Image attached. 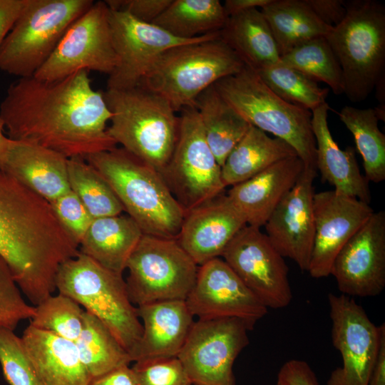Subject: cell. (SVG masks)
I'll return each instance as SVG.
<instances>
[{
	"label": "cell",
	"mask_w": 385,
	"mask_h": 385,
	"mask_svg": "<svg viewBox=\"0 0 385 385\" xmlns=\"http://www.w3.org/2000/svg\"><path fill=\"white\" fill-rule=\"evenodd\" d=\"M317 18L327 26L334 27L339 24L346 15L345 1L343 0H304Z\"/></svg>",
	"instance_id": "obj_44"
},
{
	"label": "cell",
	"mask_w": 385,
	"mask_h": 385,
	"mask_svg": "<svg viewBox=\"0 0 385 385\" xmlns=\"http://www.w3.org/2000/svg\"><path fill=\"white\" fill-rule=\"evenodd\" d=\"M185 301L198 319L237 318L250 330L268 309L220 257L199 266L195 284Z\"/></svg>",
	"instance_id": "obj_16"
},
{
	"label": "cell",
	"mask_w": 385,
	"mask_h": 385,
	"mask_svg": "<svg viewBox=\"0 0 385 385\" xmlns=\"http://www.w3.org/2000/svg\"><path fill=\"white\" fill-rule=\"evenodd\" d=\"M260 10L280 57L302 43L326 37L333 28L322 22L304 0H272Z\"/></svg>",
	"instance_id": "obj_30"
},
{
	"label": "cell",
	"mask_w": 385,
	"mask_h": 385,
	"mask_svg": "<svg viewBox=\"0 0 385 385\" xmlns=\"http://www.w3.org/2000/svg\"><path fill=\"white\" fill-rule=\"evenodd\" d=\"M143 235L128 215L93 219L79 243V252L106 269L123 275Z\"/></svg>",
	"instance_id": "obj_26"
},
{
	"label": "cell",
	"mask_w": 385,
	"mask_h": 385,
	"mask_svg": "<svg viewBox=\"0 0 385 385\" xmlns=\"http://www.w3.org/2000/svg\"><path fill=\"white\" fill-rule=\"evenodd\" d=\"M368 385H385V334L381 339L379 348L370 374Z\"/></svg>",
	"instance_id": "obj_47"
},
{
	"label": "cell",
	"mask_w": 385,
	"mask_h": 385,
	"mask_svg": "<svg viewBox=\"0 0 385 385\" xmlns=\"http://www.w3.org/2000/svg\"><path fill=\"white\" fill-rule=\"evenodd\" d=\"M109 23L118 62L108 76V89H127L139 86L165 51L209 35L192 40L179 38L154 24L141 21L127 13L110 9Z\"/></svg>",
	"instance_id": "obj_15"
},
{
	"label": "cell",
	"mask_w": 385,
	"mask_h": 385,
	"mask_svg": "<svg viewBox=\"0 0 385 385\" xmlns=\"http://www.w3.org/2000/svg\"><path fill=\"white\" fill-rule=\"evenodd\" d=\"M280 62L317 82L325 83L335 95L344 94L342 68L325 37L297 45L281 56Z\"/></svg>",
	"instance_id": "obj_35"
},
{
	"label": "cell",
	"mask_w": 385,
	"mask_h": 385,
	"mask_svg": "<svg viewBox=\"0 0 385 385\" xmlns=\"http://www.w3.org/2000/svg\"><path fill=\"white\" fill-rule=\"evenodd\" d=\"M56 288L103 322L130 354L141 337L143 327L123 275L79 252L60 265Z\"/></svg>",
	"instance_id": "obj_7"
},
{
	"label": "cell",
	"mask_w": 385,
	"mask_h": 385,
	"mask_svg": "<svg viewBox=\"0 0 385 385\" xmlns=\"http://www.w3.org/2000/svg\"><path fill=\"white\" fill-rule=\"evenodd\" d=\"M71 190L93 219L122 214L123 207L104 178L83 158L68 159Z\"/></svg>",
	"instance_id": "obj_34"
},
{
	"label": "cell",
	"mask_w": 385,
	"mask_h": 385,
	"mask_svg": "<svg viewBox=\"0 0 385 385\" xmlns=\"http://www.w3.org/2000/svg\"><path fill=\"white\" fill-rule=\"evenodd\" d=\"M227 19L219 0H172L152 24L175 37L192 40L220 33Z\"/></svg>",
	"instance_id": "obj_31"
},
{
	"label": "cell",
	"mask_w": 385,
	"mask_h": 385,
	"mask_svg": "<svg viewBox=\"0 0 385 385\" xmlns=\"http://www.w3.org/2000/svg\"><path fill=\"white\" fill-rule=\"evenodd\" d=\"M317 172L304 168L264 225L274 247L284 258L292 260L302 272H307L314 243L313 197Z\"/></svg>",
	"instance_id": "obj_19"
},
{
	"label": "cell",
	"mask_w": 385,
	"mask_h": 385,
	"mask_svg": "<svg viewBox=\"0 0 385 385\" xmlns=\"http://www.w3.org/2000/svg\"><path fill=\"white\" fill-rule=\"evenodd\" d=\"M294 156L297 153L287 143L252 125L221 166L222 182L225 188L233 186Z\"/></svg>",
	"instance_id": "obj_28"
},
{
	"label": "cell",
	"mask_w": 385,
	"mask_h": 385,
	"mask_svg": "<svg viewBox=\"0 0 385 385\" xmlns=\"http://www.w3.org/2000/svg\"><path fill=\"white\" fill-rule=\"evenodd\" d=\"M172 0H106L110 9L127 13L146 23H153Z\"/></svg>",
	"instance_id": "obj_42"
},
{
	"label": "cell",
	"mask_w": 385,
	"mask_h": 385,
	"mask_svg": "<svg viewBox=\"0 0 385 385\" xmlns=\"http://www.w3.org/2000/svg\"><path fill=\"white\" fill-rule=\"evenodd\" d=\"M304 168L298 156L285 158L231 186L227 196L247 225L260 228L294 187Z\"/></svg>",
	"instance_id": "obj_21"
},
{
	"label": "cell",
	"mask_w": 385,
	"mask_h": 385,
	"mask_svg": "<svg viewBox=\"0 0 385 385\" xmlns=\"http://www.w3.org/2000/svg\"><path fill=\"white\" fill-rule=\"evenodd\" d=\"M327 103L312 111V127L316 143V165L322 180L336 191L370 204L371 195L369 182L361 173L355 150L339 148L330 132Z\"/></svg>",
	"instance_id": "obj_24"
},
{
	"label": "cell",
	"mask_w": 385,
	"mask_h": 385,
	"mask_svg": "<svg viewBox=\"0 0 385 385\" xmlns=\"http://www.w3.org/2000/svg\"><path fill=\"white\" fill-rule=\"evenodd\" d=\"M220 38L246 66L255 71L280 61L276 42L260 9H252L228 17Z\"/></svg>",
	"instance_id": "obj_27"
},
{
	"label": "cell",
	"mask_w": 385,
	"mask_h": 385,
	"mask_svg": "<svg viewBox=\"0 0 385 385\" xmlns=\"http://www.w3.org/2000/svg\"><path fill=\"white\" fill-rule=\"evenodd\" d=\"M255 72L270 90L290 103L312 112L327 103L328 88L280 61Z\"/></svg>",
	"instance_id": "obj_36"
},
{
	"label": "cell",
	"mask_w": 385,
	"mask_h": 385,
	"mask_svg": "<svg viewBox=\"0 0 385 385\" xmlns=\"http://www.w3.org/2000/svg\"><path fill=\"white\" fill-rule=\"evenodd\" d=\"M118 59L105 1H94L67 29L56 49L34 77L54 81L79 71L106 73L113 71Z\"/></svg>",
	"instance_id": "obj_11"
},
{
	"label": "cell",
	"mask_w": 385,
	"mask_h": 385,
	"mask_svg": "<svg viewBox=\"0 0 385 385\" xmlns=\"http://www.w3.org/2000/svg\"><path fill=\"white\" fill-rule=\"evenodd\" d=\"M136 309L143 331L129 354L131 361L177 357L195 322L185 301L157 302Z\"/></svg>",
	"instance_id": "obj_22"
},
{
	"label": "cell",
	"mask_w": 385,
	"mask_h": 385,
	"mask_svg": "<svg viewBox=\"0 0 385 385\" xmlns=\"http://www.w3.org/2000/svg\"><path fill=\"white\" fill-rule=\"evenodd\" d=\"M8 137L37 145L67 158L116 147L107 133L111 113L103 92L91 85L89 71L47 81L19 78L0 104Z\"/></svg>",
	"instance_id": "obj_1"
},
{
	"label": "cell",
	"mask_w": 385,
	"mask_h": 385,
	"mask_svg": "<svg viewBox=\"0 0 385 385\" xmlns=\"http://www.w3.org/2000/svg\"><path fill=\"white\" fill-rule=\"evenodd\" d=\"M330 274L339 292L375 297L385 287V212H374L339 251Z\"/></svg>",
	"instance_id": "obj_17"
},
{
	"label": "cell",
	"mask_w": 385,
	"mask_h": 385,
	"mask_svg": "<svg viewBox=\"0 0 385 385\" xmlns=\"http://www.w3.org/2000/svg\"><path fill=\"white\" fill-rule=\"evenodd\" d=\"M247 324L237 318L194 322L178 355L194 385H235L234 362L249 344Z\"/></svg>",
	"instance_id": "obj_12"
},
{
	"label": "cell",
	"mask_w": 385,
	"mask_h": 385,
	"mask_svg": "<svg viewBox=\"0 0 385 385\" xmlns=\"http://www.w3.org/2000/svg\"><path fill=\"white\" fill-rule=\"evenodd\" d=\"M206 141L220 166L252 126L219 93L215 84L195 100Z\"/></svg>",
	"instance_id": "obj_29"
},
{
	"label": "cell",
	"mask_w": 385,
	"mask_h": 385,
	"mask_svg": "<svg viewBox=\"0 0 385 385\" xmlns=\"http://www.w3.org/2000/svg\"><path fill=\"white\" fill-rule=\"evenodd\" d=\"M4 130V123L0 117V170L4 166L11 142V140L5 135Z\"/></svg>",
	"instance_id": "obj_49"
},
{
	"label": "cell",
	"mask_w": 385,
	"mask_h": 385,
	"mask_svg": "<svg viewBox=\"0 0 385 385\" xmlns=\"http://www.w3.org/2000/svg\"><path fill=\"white\" fill-rule=\"evenodd\" d=\"M277 381L284 385H319L310 366L300 359L286 361L278 372Z\"/></svg>",
	"instance_id": "obj_43"
},
{
	"label": "cell",
	"mask_w": 385,
	"mask_h": 385,
	"mask_svg": "<svg viewBox=\"0 0 385 385\" xmlns=\"http://www.w3.org/2000/svg\"><path fill=\"white\" fill-rule=\"evenodd\" d=\"M50 203L61 225L79 245L93 220L88 211L72 190Z\"/></svg>",
	"instance_id": "obj_41"
},
{
	"label": "cell",
	"mask_w": 385,
	"mask_h": 385,
	"mask_svg": "<svg viewBox=\"0 0 385 385\" xmlns=\"http://www.w3.org/2000/svg\"><path fill=\"white\" fill-rule=\"evenodd\" d=\"M198 267L177 239L143 235L126 265L129 299L137 307L185 300L195 284Z\"/></svg>",
	"instance_id": "obj_9"
},
{
	"label": "cell",
	"mask_w": 385,
	"mask_h": 385,
	"mask_svg": "<svg viewBox=\"0 0 385 385\" xmlns=\"http://www.w3.org/2000/svg\"><path fill=\"white\" fill-rule=\"evenodd\" d=\"M345 6L344 19L325 38L342 68L344 94L359 103L385 76V6L376 0Z\"/></svg>",
	"instance_id": "obj_5"
},
{
	"label": "cell",
	"mask_w": 385,
	"mask_h": 385,
	"mask_svg": "<svg viewBox=\"0 0 385 385\" xmlns=\"http://www.w3.org/2000/svg\"><path fill=\"white\" fill-rule=\"evenodd\" d=\"M245 66L220 38V33H214L165 51L140 85L162 96L178 112L194 107L205 90Z\"/></svg>",
	"instance_id": "obj_4"
},
{
	"label": "cell",
	"mask_w": 385,
	"mask_h": 385,
	"mask_svg": "<svg viewBox=\"0 0 385 385\" xmlns=\"http://www.w3.org/2000/svg\"><path fill=\"white\" fill-rule=\"evenodd\" d=\"M221 257L267 309H282L291 303L288 267L260 228L243 227Z\"/></svg>",
	"instance_id": "obj_14"
},
{
	"label": "cell",
	"mask_w": 385,
	"mask_h": 385,
	"mask_svg": "<svg viewBox=\"0 0 385 385\" xmlns=\"http://www.w3.org/2000/svg\"><path fill=\"white\" fill-rule=\"evenodd\" d=\"M111 113L107 133L115 144L161 173L175 148L180 117L162 96L139 85L103 92Z\"/></svg>",
	"instance_id": "obj_3"
},
{
	"label": "cell",
	"mask_w": 385,
	"mask_h": 385,
	"mask_svg": "<svg viewBox=\"0 0 385 385\" xmlns=\"http://www.w3.org/2000/svg\"><path fill=\"white\" fill-rule=\"evenodd\" d=\"M275 385H284L283 384H282L281 382L277 381V383Z\"/></svg>",
	"instance_id": "obj_51"
},
{
	"label": "cell",
	"mask_w": 385,
	"mask_h": 385,
	"mask_svg": "<svg viewBox=\"0 0 385 385\" xmlns=\"http://www.w3.org/2000/svg\"><path fill=\"white\" fill-rule=\"evenodd\" d=\"M222 97L251 125L291 145L306 168L317 170L312 112L275 94L252 68L215 83Z\"/></svg>",
	"instance_id": "obj_6"
},
{
	"label": "cell",
	"mask_w": 385,
	"mask_h": 385,
	"mask_svg": "<svg viewBox=\"0 0 385 385\" xmlns=\"http://www.w3.org/2000/svg\"><path fill=\"white\" fill-rule=\"evenodd\" d=\"M93 0H28L0 48V70L34 76Z\"/></svg>",
	"instance_id": "obj_8"
},
{
	"label": "cell",
	"mask_w": 385,
	"mask_h": 385,
	"mask_svg": "<svg viewBox=\"0 0 385 385\" xmlns=\"http://www.w3.org/2000/svg\"><path fill=\"white\" fill-rule=\"evenodd\" d=\"M28 0H0V48Z\"/></svg>",
	"instance_id": "obj_45"
},
{
	"label": "cell",
	"mask_w": 385,
	"mask_h": 385,
	"mask_svg": "<svg viewBox=\"0 0 385 385\" xmlns=\"http://www.w3.org/2000/svg\"><path fill=\"white\" fill-rule=\"evenodd\" d=\"M34 312V306L25 301L8 264L0 256V327L14 330L21 321L30 319Z\"/></svg>",
	"instance_id": "obj_39"
},
{
	"label": "cell",
	"mask_w": 385,
	"mask_h": 385,
	"mask_svg": "<svg viewBox=\"0 0 385 385\" xmlns=\"http://www.w3.org/2000/svg\"><path fill=\"white\" fill-rule=\"evenodd\" d=\"M74 343L91 379L132 362L128 352L107 327L85 310L83 327Z\"/></svg>",
	"instance_id": "obj_32"
},
{
	"label": "cell",
	"mask_w": 385,
	"mask_h": 385,
	"mask_svg": "<svg viewBox=\"0 0 385 385\" xmlns=\"http://www.w3.org/2000/svg\"><path fill=\"white\" fill-rule=\"evenodd\" d=\"M68 159L52 150L11 140L1 170L51 202L71 190L68 177Z\"/></svg>",
	"instance_id": "obj_23"
},
{
	"label": "cell",
	"mask_w": 385,
	"mask_h": 385,
	"mask_svg": "<svg viewBox=\"0 0 385 385\" xmlns=\"http://www.w3.org/2000/svg\"><path fill=\"white\" fill-rule=\"evenodd\" d=\"M385 76L381 78L376 84L375 89L376 93V98L381 105H385Z\"/></svg>",
	"instance_id": "obj_50"
},
{
	"label": "cell",
	"mask_w": 385,
	"mask_h": 385,
	"mask_svg": "<svg viewBox=\"0 0 385 385\" xmlns=\"http://www.w3.org/2000/svg\"><path fill=\"white\" fill-rule=\"evenodd\" d=\"M21 338L41 385H89L74 342L30 324Z\"/></svg>",
	"instance_id": "obj_25"
},
{
	"label": "cell",
	"mask_w": 385,
	"mask_h": 385,
	"mask_svg": "<svg viewBox=\"0 0 385 385\" xmlns=\"http://www.w3.org/2000/svg\"><path fill=\"white\" fill-rule=\"evenodd\" d=\"M84 159L108 183L123 210L143 235L177 239L185 210L160 173L122 148L93 153Z\"/></svg>",
	"instance_id": "obj_2"
},
{
	"label": "cell",
	"mask_w": 385,
	"mask_h": 385,
	"mask_svg": "<svg viewBox=\"0 0 385 385\" xmlns=\"http://www.w3.org/2000/svg\"><path fill=\"white\" fill-rule=\"evenodd\" d=\"M374 212L370 204L334 189L314 193V237L307 270L311 277L330 275L339 251Z\"/></svg>",
	"instance_id": "obj_18"
},
{
	"label": "cell",
	"mask_w": 385,
	"mask_h": 385,
	"mask_svg": "<svg viewBox=\"0 0 385 385\" xmlns=\"http://www.w3.org/2000/svg\"><path fill=\"white\" fill-rule=\"evenodd\" d=\"M272 0H226L222 4L228 17L252 9L262 8Z\"/></svg>",
	"instance_id": "obj_48"
},
{
	"label": "cell",
	"mask_w": 385,
	"mask_h": 385,
	"mask_svg": "<svg viewBox=\"0 0 385 385\" xmlns=\"http://www.w3.org/2000/svg\"><path fill=\"white\" fill-rule=\"evenodd\" d=\"M131 369L138 385H192L178 357L136 361Z\"/></svg>",
	"instance_id": "obj_40"
},
{
	"label": "cell",
	"mask_w": 385,
	"mask_h": 385,
	"mask_svg": "<svg viewBox=\"0 0 385 385\" xmlns=\"http://www.w3.org/2000/svg\"><path fill=\"white\" fill-rule=\"evenodd\" d=\"M30 324L61 338L75 342L83 327L84 310L71 298L58 293L36 306Z\"/></svg>",
	"instance_id": "obj_37"
},
{
	"label": "cell",
	"mask_w": 385,
	"mask_h": 385,
	"mask_svg": "<svg viewBox=\"0 0 385 385\" xmlns=\"http://www.w3.org/2000/svg\"><path fill=\"white\" fill-rule=\"evenodd\" d=\"M0 327V364L10 385H41L21 337Z\"/></svg>",
	"instance_id": "obj_38"
},
{
	"label": "cell",
	"mask_w": 385,
	"mask_h": 385,
	"mask_svg": "<svg viewBox=\"0 0 385 385\" xmlns=\"http://www.w3.org/2000/svg\"><path fill=\"white\" fill-rule=\"evenodd\" d=\"M177 142L160 173L185 212L223 193L221 166L208 145L195 107L183 109Z\"/></svg>",
	"instance_id": "obj_10"
},
{
	"label": "cell",
	"mask_w": 385,
	"mask_h": 385,
	"mask_svg": "<svg viewBox=\"0 0 385 385\" xmlns=\"http://www.w3.org/2000/svg\"><path fill=\"white\" fill-rule=\"evenodd\" d=\"M341 121L352 134L361 154L369 183L385 180V135L379 130V119L374 108L361 109L346 106L338 113Z\"/></svg>",
	"instance_id": "obj_33"
},
{
	"label": "cell",
	"mask_w": 385,
	"mask_h": 385,
	"mask_svg": "<svg viewBox=\"0 0 385 385\" xmlns=\"http://www.w3.org/2000/svg\"><path fill=\"white\" fill-rule=\"evenodd\" d=\"M332 344L342 366L333 370L327 385H368L385 324L375 325L353 297L328 295Z\"/></svg>",
	"instance_id": "obj_13"
},
{
	"label": "cell",
	"mask_w": 385,
	"mask_h": 385,
	"mask_svg": "<svg viewBox=\"0 0 385 385\" xmlns=\"http://www.w3.org/2000/svg\"><path fill=\"white\" fill-rule=\"evenodd\" d=\"M89 385H138L129 365H123L91 379Z\"/></svg>",
	"instance_id": "obj_46"
},
{
	"label": "cell",
	"mask_w": 385,
	"mask_h": 385,
	"mask_svg": "<svg viewBox=\"0 0 385 385\" xmlns=\"http://www.w3.org/2000/svg\"><path fill=\"white\" fill-rule=\"evenodd\" d=\"M245 225L242 216L222 193L185 212L177 240L200 266L222 256Z\"/></svg>",
	"instance_id": "obj_20"
}]
</instances>
